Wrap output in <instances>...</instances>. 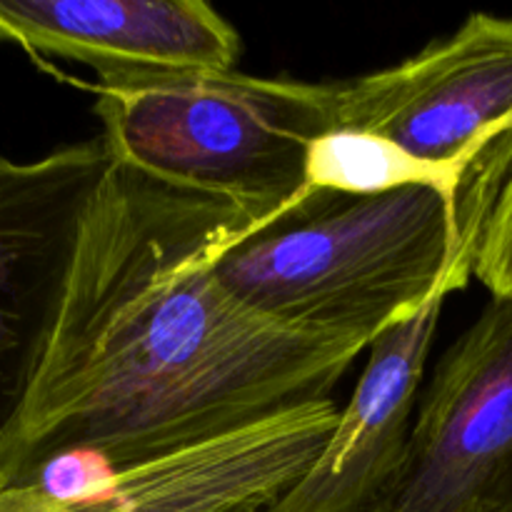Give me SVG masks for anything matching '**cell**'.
<instances>
[{
	"label": "cell",
	"instance_id": "obj_1",
	"mask_svg": "<svg viewBox=\"0 0 512 512\" xmlns=\"http://www.w3.org/2000/svg\"><path fill=\"white\" fill-rule=\"evenodd\" d=\"M253 233L233 205L110 160L33 383L0 435V480L18 483L65 453L123 470L330 400L370 345L238 303L213 260Z\"/></svg>",
	"mask_w": 512,
	"mask_h": 512
},
{
	"label": "cell",
	"instance_id": "obj_2",
	"mask_svg": "<svg viewBox=\"0 0 512 512\" xmlns=\"http://www.w3.org/2000/svg\"><path fill=\"white\" fill-rule=\"evenodd\" d=\"M510 173L512 128L480 155L460 203L430 188L318 190L220 253L213 275L273 323L373 345L435 295L468 285Z\"/></svg>",
	"mask_w": 512,
	"mask_h": 512
},
{
	"label": "cell",
	"instance_id": "obj_3",
	"mask_svg": "<svg viewBox=\"0 0 512 512\" xmlns=\"http://www.w3.org/2000/svg\"><path fill=\"white\" fill-rule=\"evenodd\" d=\"M113 163L215 198L268 228L310 195L308 150L335 128L338 83L238 70L95 85Z\"/></svg>",
	"mask_w": 512,
	"mask_h": 512
},
{
	"label": "cell",
	"instance_id": "obj_4",
	"mask_svg": "<svg viewBox=\"0 0 512 512\" xmlns=\"http://www.w3.org/2000/svg\"><path fill=\"white\" fill-rule=\"evenodd\" d=\"M370 512H512V295L443 355Z\"/></svg>",
	"mask_w": 512,
	"mask_h": 512
},
{
	"label": "cell",
	"instance_id": "obj_5",
	"mask_svg": "<svg viewBox=\"0 0 512 512\" xmlns=\"http://www.w3.org/2000/svg\"><path fill=\"white\" fill-rule=\"evenodd\" d=\"M335 128L383 135L433 163H470L512 128V18L468 15L393 68L338 83Z\"/></svg>",
	"mask_w": 512,
	"mask_h": 512
},
{
	"label": "cell",
	"instance_id": "obj_6",
	"mask_svg": "<svg viewBox=\"0 0 512 512\" xmlns=\"http://www.w3.org/2000/svg\"><path fill=\"white\" fill-rule=\"evenodd\" d=\"M108 165L103 138L28 163L0 158V435L33 383L80 220Z\"/></svg>",
	"mask_w": 512,
	"mask_h": 512
},
{
	"label": "cell",
	"instance_id": "obj_7",
	"mask_svg": "<svg viewBox=\"0 0 512 512\" xmlns=\"http://www.w3.org/2000/svg\"><path fill=\"white\" fill-rule=\"evenodd\" d=\"M0 40L88 65L100 83L235 70L240 35L200 0H0Z\"/></svg>",
	"mask_w": 512,
	"mask_h": 512
},
{
	"label": "cell",
	"instance_id": "obj_8",
	"mask_svg": "<svg viewBox=\"0 0 512 512\" xmlns=\"http://www.w3.org/2000/svg\"><path fill=\"white\" fill-rule=\"evenodd\" d=\"M435 295L370 345L363 375L315 463L263 512H370L403 460L445 298Z\"/></svg>",
	"mask_w": 512,
	"mask_h": 512
},
{
	"label": "cell",
	"instance_id": "obj_9",
	"mask_svg": "<svg viewBox=\"0 0 512 512\" xmlns=\"http://www.w3.org/2000/svg\"><path fill=\"white\" fill-rule=\"evenodd\" d=\"M478 158L453 165L433 163L383 135L333 128L310 143L305 180L310 193L385 195L403 188H430L450 203H460Z\"/></svg>",
	"mask_w": 512,
	"mask_h": 512
},
{
	"label": "cell",
	"instance_id": "obj_10",
	"mask_svg": "<svg viewBox=\"0 0 512 512\" xmlns=\"http://www.w3.org/2000/svg\"><path fill=\"white\" fill-rule=\"evenodd\" d=\"M475 275L493 298L512 295V173L490 215Z\"/></svg>",
	"mask_w": 512,
	"mask_h": 512
},
{
	"label": "cell",
	"instance_id": "obj_11",
	"mask_svg": "<svg viewBox=\"0 0 512 512\" xmlns=\"http://www.w3.org/2000/svg\"><path fill=\"white\" fill-rule=\"evenodd\" d=\"M0 512H65V503L50 498L35 483L0 480Z\"/></svg>",
	"mask_w": 512,
	"mask_h": 512
}]
</instances>
